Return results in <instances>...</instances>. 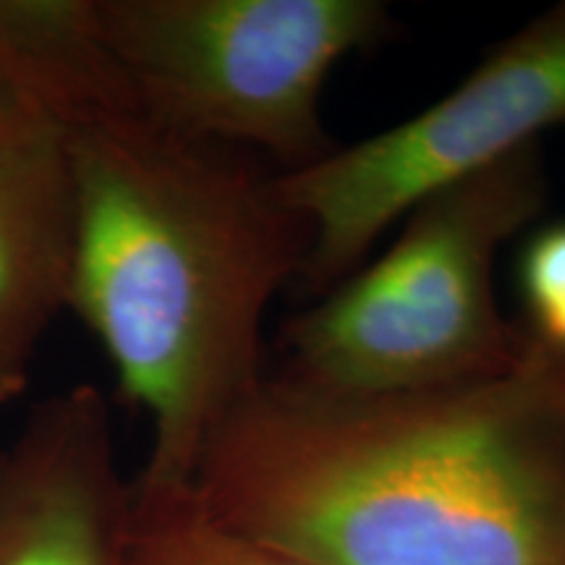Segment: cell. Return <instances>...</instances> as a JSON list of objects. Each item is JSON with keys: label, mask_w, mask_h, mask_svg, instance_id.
<instances>
[{"label": "cell", "mask_w": 565, "mask_h": 565, "mask_svg": "<svg viewBox=\"0 0 565 565\" xmlns=\"http://www.w3.org/2000/svg\"><path fill=\"white\" fill-rule=\"evenodd\" d=\"M189 494L309 565H565V356L330 395L265 374L204 443Z\"/></svg>", "instance_id": "obj_1"}, {"label": "cell", "mask_w": 565, "mask_h": 565, "mask_svg": "<svg viewBox=\"0 0 565 565\" xmlns=\"http://www.w3.org/2000/svg\"><path fill=\"white\" fill-rule=\"evenodd\" d=\"M74 179L68 309L150 416L139 494L192 484L204 443L265 377L263 322L309 225L254 154L113 113L61 131Z\"/></svg>", "instance_id": "obj_2"}, {"label": "cell", "mask_w": 565, "mask_h": 565, "mask_svg": "<svg viewBox=\"0 0 565 565\" xmlns=\"http://www.w3.org/2000/svg\"><path fill=\"white\" fill-rule=\"evenodd\" d=\"M545 202V162L529 145L416 204L377 263L286 322L273 377L374 395L508 372L532 338L500 312L494 263Z\"/></svg>", "instance_id": "obj_3"}, {"label": "cell", "mask_w": 565, "mask_h": 565, "mask_svg": "<svg viewBox=\"0 0 565 565\" xmlns=\"http://www.w3.org/2000/svg\"><path fill=\"white\" fill-rule=\"evenodd\" d=\"M95 11L147 116L270 158L278 173L335 150L324 82L391 32L377 0H95Z\"/></svg>", "instance_id": "obj_4"}, {"label": "cell", "mask_w": 565, "mask_h": 565, "mask_svg": "<svg viewBox=\"0 0 565 565\" xmlns=\"http://www.w3.org/2000/svg\"><path fill=\"white\" fill-rule=\"evenodd\" d=\"M565 126V3L492 47L443 100L377 137L278 173L309 225L299 286L324 296L359 270L380 233L429 196L540 145Z\"/></svg>", "instance_id": "obj_5"}, {"label": "cell", "mask_w": 565, "mask_h": 565, "mask_svg": "<svg viewBox=\"0 0 565 565\" xmlns=\"http://www.w3.org/2000/svg\"><path fill=\"white\" fill-rule=\"evenodd\" d=\"M131 484L95 385L51 395L0 448V565H121Z\"/></svg>", "instance_id": "obj_6"}, {"label": "cell", "mask_w": 565, "mask_h": 565, "mask_svg": "<svg viewBox=\"0 0 565 565\" xmlns=\"http://www.w3.org/2000/svg\"><path fill=\"white\" fill-rule=\"evenodd\" d=\"M74 246V179L58 126L0 139V406L26 391L42 338L68 309Z\"/></svg>", "instance_id": "obj_7"}, {"label": "cell", "mask_w": 565, "mask_h": 565, "mask_svg": "<svg viewBox=\"0 0 565 565\" xmlns=\"http://www.w3.org/2000/svg\"><path fill=\"white\" fill-rule=\"evenodd\" d=\"M0 68L61 131L141 110L105 45L95 0H0Z\"/></svg>", "instance_id": "obj_8"}, {"label": "cell", "mask_w": 565, "mask_h": 565, "mask_svg": "<svg viewBox=\"0 0 565 565\" xmlns=\"http://www.w3.org/2000/svg\"><path fill=\"white\" fill-rule=\"evenodd\" d=\"M121 565H309L278 550L217 526L192 494H139L131 490V515Z\"/></svg>", "instance_id": "obj_9"}, {"label": "cell", "mask_w": 565, "mask_h": 565, "mask_svg": "<svg viewBox=\"0 0 565 565\" xmlns=\"http://www.w3.org/2000/svg\"><path fill=\"white\" fill-rule=\"evenodd\" d=\"M515 278L526 315L521 328L534 343L565 356V221L526 238Z\"/></svg>", "instance_id": "obj_10"}, {"label": "cell", "mask_w": 565, "mask_h": 565, "mask_svg": "<svg viewBox=\"0 0 565 565\" xmlns=\"http://www.w3.org/2000/svg\"><path fill=\"white\" fill-rule=\"evenodd\" d=\"M42 124L38 110L32 108V103L26 100L24 92H21L9 74L0 68V139L11 137L32 126Z\"/></svg>", "instance_id": "obj_11"}]
</instances>
